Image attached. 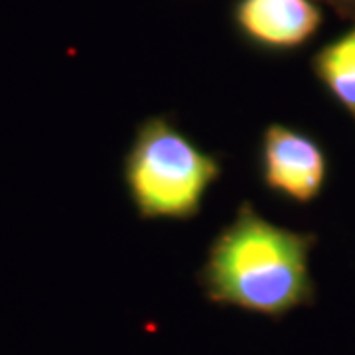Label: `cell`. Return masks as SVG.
Masks as SVG:
<instances>
[{"label":"cell","mask_w":355,"mask_h":355,"mask_svg":"<svg viewBox=\"0 0 355 355\" xmlns=\"http://www.w3.org/2000/svg\"><path fill=\"white\" fill-rule=\"evenodd\" d=\"M322 6H328L340 20H355V0H318Z\"/></svg>","instance_id":"8992f818"},{"label":"cell","mask_w":355,"mask_h":355,"mask_svg":"<svg viewBox=\"0 0 355 355\" xmlns=\"http://www.w3.org/2000/svg\"><path fill=\"white\" fill-rule=\"evenodd\" d=\"M316 233L277 225L245 200L209 241L198 282L211 304L282 320L316 302Z\"/></svg>","instance_id":"6da1fadb"},{"label":"cell","mask_w":355,"mask_h":355,"mask_svg":"<svg viewBox=\"0 0 355 355\" xmlns=\"http://www.w3.org/2000/svg\"><path fill=\"white\" fill-rule=\"evenodd\" d=\"M221 176V158L184 132L172 114L140 121L123 158V186L142 221L196 219Z\"/></svg>","instance_id":"7a4b0ae2"},{"label":"cell","mask_w":355,"mask_h":355,"mask_svg":"<svg viewBox=\"0 0 355 355\" xmlns=\"http://www.w3.org/2000/svg\"><path fill=\"white\" fill-rule=\"evenodd\" d=\"M257 174L268 193L292 205H310L328 188L331 160L316 135L270 123L257 146Z\"/></svg>","instance_id":"3957f363"},{"label":"cell","mask_w":355,"mask_h":355,"mask_svg":"<svg viewBox=\"0 0 355 355\" xmlns=\"http://www.w3.org/2000/svg\"><path fill=\"white\" fill-rule=\"evenodd\" d=\"M310 71L326 97L355 123V20L312 53Z\"/></svg>","instance_id":"5b68a950"},{"label":"cell","mask_w":355,"mask_h":355,"mask_svg":"<svg viewBox=\"0 0 355 355\" xmlns=\"http://www.w3.org/2000/svg\"><path fill=\"white\" fill-rule=\"evenodd\" d=\"M318 0H231L229 24L249 50L284 58L306 50L324 28Z\"/></svg>","instance_id":"277c9868"}]
</instances>
